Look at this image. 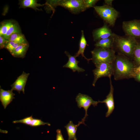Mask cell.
<instances>
[{"instance_id":"d4e9b609","label":"cell","mask_w":140,"mask_h":140,"mask_svg":"<svg viewBox=\"0 0 140 140\" xmlns=\"http://www.w3.org/2000/svg\"><path fill=\"white\" fill-rule=\"evenodd\" d=\"M45 124L48 126L51 125V124L48 122H45L40 119L33 118L30 126L33 127H37Z\"/></svg>"},{"instance_id":"3957f363","label":"cell","mask_w":140,"mask_h":140,"mask_svg":"<svg viewBox=\"0 0 140 140\" xmlns=\"http://www.w3.org/2000/svg\"><path fill=\"white\" fill-rule=\"evenodd\" d=\"M47 4L51 8L57 6H62L74 14L84 11L87 9L84 0L50 1Z\"/></svg>"},{"instance_id":"ba28073f","label":"cell","mask_w":140,"mask_h":140,"mask_svg":"<svg viewBox=\"0 0 140 140\" xmlns=\"http://www.w3.org/2000/svg\"><path fill=\"white\" fill-rule=\"evenodd\" d=\"M122 27L125 35L135 38H140V20H134L124 21Z\"/></svg>"},{"instance_id":"ac0fdd59","label":"cell","mask_w":140,"mask_h":140,"mask_svg":"<svg viewBox=\"0 0 140 140\" xmlns=\"http://www.w3.org/2000/svg\"><path fill=\"white\" fill-rule=\"evenodd\" d=\"M37 1L35 0H23L20 2V7L22 8H31L35 10H39L37 7L43 5L38 3Z\"/></svg>"},{"instance_id":"83f0119b","label":"cell","mask_w":140,"mask_h":140,"mask_svg":"<svg viewBox=\"0 0 140 140\" xmlns=\"http://www.w3.org/2000/svg\"><path fill=\"white\" fill-rule=\"evenodd\" d=\"M56 132L57 134L56 140H64L60 129H57L56 130Z\"/></svg>"},{"instance_id":"277c9868","label":"cell","mask_w":140,"mask_h":140,"mask_svg":"<svg viewBox=\"0 0 140 140\" xmlns=\"http://www.w3.org/2000/svg\"><path fill=\"white\" fill-rule=\"evenodd\" d=\"M91 52L92 60L95 65L101 62L113 63L116 56L113 49L96 47Z\"/></svg>"},{"instance_id":"8fae6325","label":"cell","mask_w":140,"mask_h":140,"mask_svg":"<svg viewBox=\"0 0 140 140\" xmlns=\"http://www.w3.org/2000/svg\"><path fill=\"white\" fill-rule=\"evenodd\" d=\"M110 80V89L109 92L106 98L102 101H99V103H105L107 109L106 114V117H108L112 113L115 109V103L113 97L114 89L111 80V76L109 77Z\"/></svg>"},{"instance_id":"d6986e66","label":"cell","mask_w":140,"mask_h":140,"mask_svg":"<svg viewBox=\"0 0 140 140\" xmlns=\"http://www.w3.org/2000/svg\"><path fill=\"white\" fill-rule=\"evenodd\" d=\"M8 40L12 41L20 44L28 43L24 36L21 33H16L12 34L9 38Z\"/></svg>"},{"instance_id":"5b68a950","label":"cell","mask_w":140,"mask_h":140,"mask_svg":"<svg viewBox=\"0 0 140 140\" xmlns=\"http://www.w3.org/2000/svg\"><path fill=\"white\" fill-rule=\"evenodd\" d=\"M94 10L100 17L109 25L114 26L118 15V12L112 6L105 5L95 6Z\"/></svg>"},{"instance_id":"cb8c5ba5","label":"cell","mask_w":140,"mask_h":140,"mask_svg":"<svg viewBox=\"0 0 140 140\" xmlns=\"http://www.w3.org/2000/svg\"><path fill=\"white\" fill-rule=\"evenodd\" d=\"M33 118L32 116H31L25 118L22 120L13 121V123H21L30 125Z\"/></svg>"},{"instance_id":"9a60e30c","label":"cell","mask_w":140,"mask_h":140,"mask_svg":"<svg viewBox=\"0 0 140 140\" xmlns=\"http://www.w3.org/2000/svg\"><path fill=\"white\" fill-rule=\"evenodd\" d=\"M114 44V39L113 36L108 38L97 41L95 44V46L96 47L112 49Z\"/></svg>"},{"instance_id":"4316f807","label":"cell","mask_w":140,"mask_h":140,"mask_svg":"<svg viewBox=\"0 0 140 140\" xmlns=\"http://www.w3.org/2000/svg\"><path fill=\"white\" fill-rule=\"evenodd\" d=\"M8 40H6L3 36H0V49L5 48V45Z\"/></svg>"},{"instance_id":"7402d4cb","label":"cell","mask_w":140,"mask_h":140,"mask_svg":"<svg viewBox=\"0 0 140 140\" xmlns=\"http://www.w3.org/2000/svg\"><path fill=\"white\" fill-rule=\"evenodd\" d=\"M20 44L15 42L8 40L5 48L8 50L11 54Z\"/></svg>"},{"instance_id":"f546056e","label":"cell","mask_w":140,"mask_h":140,"mask_svg":"<svg viewBox=\"0 0 140 140\" xmlns=\"http://www.w3.org/2000/svg\"><path fill=\"white\" fill-rule=\"evenodd\" d=\"M134 72L137 74H140V66L134 69Z\"/></svg>"},{"instance_id":"603a6c76","label":"cell","mask_w":140,"mask_h":140,"mask_svg":"<svg viewBox=\"0 0 140 140\" xmlns=\"http://www.w3.org/2000/svg\"><path fill=\"white\" fill-rule=\"evenodd\" d=\"M133 55L135 60L140 64V43L137 42L134 50Z\"/></svg>"},{"instance_id":"52a82bcc","label":"cell","mask_w":140,"mask_h":140,"mask_svg":"<svg viewBox=\"0 0 140 140\" xmlns=\"http://www.w3.org/2000/svg\"><path fill=\"white\" fill-rule=\"evenodd\" d=\"M75 99L78 108H83L85 112L84 117L81 121L79 122L78 123L80 125L83 124L86 125L85 123V121L88 116L87 114L88 109L91 105L94 107L97 106V104L99 103V101H94L89 96L81 93L78 94L76 96Z\"/></svg>"},{"instance_id":"4dcf8cb0","label":"cell","mask_w":140,"mask_h":140,"mask_svg":"<svg viewBox=\"0 0 140 140\" xmlns=\"http://www.w3.org/2000/svg\"><path fill=\"white\" fill-rule=\"evenodd\" d=\"M136 78L138 80L140 81V74H137Z\"/></svg>"},{"instance_id":"8992f818","label":"cell","mask_w":140,"mask_h":140,"mask_svg":"<svg viewBox=\"0 0 140 140\" xmlns=\"http://www.w3.org/2000/svg\"><path fill=\"white\" fill-rule=\"evenodd\" d=\"M95 66L96 68L93 70L94 79L92 85L94 86L98 79L104 77L111 76L114 72L113 63L101 62Z\"/></svg>"},{"instance_id":"30bf717a","label":"cell","mask_w":140,"mask_h":140,"mask_svg":"<svg viewBox=\"0 0 140 140\" xmlns=\"http://www.w3.org/2000/svg\"><path fill=\"white\" fill-rule=\"evenodd\" d=\"M29 75V73H26L23 71L11 85V89L13 90L17 91L19 94L21 92H22L24 94L25 87Z\"/></svg>"},{"instance_id":"ffe728a7","label":"cell","mask_w":140,"mask_h":140,"mask_svg":"<svg viewBox=\"0 0 140 140\" xmlns=\"http://www.w3.org/2000/svg\"><path fill=\"white\" fill-rule=\"evenodd\" d=\"M16 33H21V30L18 24L14 22L9 28L5 35L3 37L6 40H8L11 35Z\"/></svg>"},{"instance_id":"484cf974","label":"cell","mask_w":140,"mask_h":140,"mask_svg":"<svg viewBox=\"0 0 140 140\" xmlns=\"http://www.w3.org/2000/svg\"><path fill=\"white\" fill-rule=\"evenodd\" d=\"M99 1L98 0H84L87 9L93 7L95 4Z\"/></svg>"},{"instance_id":"9c48e42d","label":"cell","mask_w":140,"mask_h":140,"mask_svg":"<svg viewBox=\"0 0 140 140\" xmlns=\"http://www.w3.org/2000/svg\"><path fill=\"white\" fill-rule=\"evenodd\" d=\"M114 33L107 25L104 24L102 27L94 30L93 36L94 41L108 38L113 36Z\"/></svg>"},{"instance_id":"2e32d148","label":"cell","mask_w":140,"mask_h":140,"mask_svg":"<svg viewBox=\"0 0 140 140\" xmlns=\"http://www.w3.org/2000/svg\"><path fill=\"white\" fill-rule=\"evenodd\" d=\"M87 44V42L85 36L83 31L82 30L81 35L79 42V50L74 56L76 58L81 55L82 57H83L87 61L89 62L90 60H92V58L88 59L84 54Z\"/></svg>"},{"instance_id":"7c38bea8","label":"cell","mask_w":140,"mask_h":140,"mask_svg":"<svg viewBox=\"0 0 140 140\" xmlns=\"http://www.w3.org/2000/svg\"><path fill=\"white\" fill-rule=\"evenodd\" d=\"M13 90H5L0 89V100L4 109L15 98V94L13 92Z\"/></svg>"},{"instance_id":"44dd1931","label":"cell","mask_w":140,"mask_h":140,"mask_svg":"<svg viewBox=\"0 0 140 140\" xmlns=\"http://www.w3.org/2000/svg\"><path fill=\"white\" fill-rule=\"evenodd\" d=\"M14 22L11 20H8L2 22L1 24L0 28V36L4 37Z\"/></svg>"},{"instance_id":"e0dca14e","label":"cell","mask_w":140,"mask_h":140,"mask_svg":"<svg viewBox=\"0 0 140 140\" xmlns=\"http://www.w3.org/2000/svg\"><path fill=\"white\" fill-rule=\"evenodd\" d=\"M29 47L28 43L20 44L11 53L14 57L24 58Z\"/></svg>"},{"instance_id":"5bb4252c","label":"cell","mask_w":140,"mask_h":140,"mask_svg":"<svg viewBox=\"0 0 140 140\" xmlns=\"http://www.w3.org/2000/svg\"><path fill=\"white\" fill-rule=\"evenodd\" d=\"M79 126L78 124L77 125L74 124L72 121H70L65 127L66 129L68 136V140H77L76 133L77 129Z\"/></svg>"},{"instance_id":"7a4b0ae2","label":"cell","mask_w":140,"mask_h":140,"mask_svg":"<svg viewBox=\"0 0 140 140\" xmlns=\"http://www.w3.org/2000/svg\"><path fill=\"white\" fill-rule=\"evenodd\" d=\"M113 37L114 45H115L121 53L128 57L133 55L134 49L137 43L136 38L126 35L121 36L114 33Z\"/></svg>"},{"instance_id":"4fadbf2b","label":"cell","mask_w":140,"mask_h":140,"mask_svg":"<svg viewBox=\"0 0 140 140\" xmlns=\"http://www.w3.org/2000/svg\"><path fill=\"white\" fill-rule=\"evenodd\" d=\"M65 53L68 57V60L66 64L64 65L63 67L69 68L73 72H75L76 71H77L78 72H83L85 71L84 69L78 66V64L79 61L77 60L74 56L71 55L66 51Z\"/></svg>"},{"instance_id":"f1b7e54d","label":"cell","mask_w":140,"mask_h":140,"mask_svg":"<svg viewBox=\"0 0 140 140\" xmlns=\"http://www.w3.org/2000/svg\"><path fill=\"white\" fill-rule=\"evenodd\" d=\"M113 1V0H105L104 2L106 5L112 6V3Z\"/></svg>"},{"instance_id":"6da1fadb","label":"cell","mask_w":140,"mask_h":140,"mask_svg":"<svg viewBox=\"0 0 140 140\" xmlns=\"http://www.w3.org/2000/svg\"><path fill=\"white\" fill-rule=\"evenodd\" d=\"M115 78L119 80L128 78L132 75L134 69L132 63L122 55L116 56L114 61Z\"/></svg>"}]
</instances>
